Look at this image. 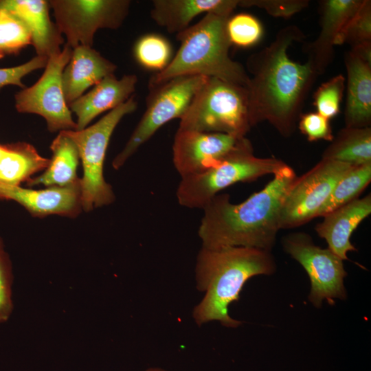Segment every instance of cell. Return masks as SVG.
<instances>
[{
	"instance_id": "obj_32",
	"label": "cell",
	"mask_w": 371,
	"mask_h": 371,
	"mask_svg": "<svg viewBox=\"0 0 371 371\" xmlns=\"http://www.w3.org/2000/svg\"><path fill=\"white\" fill-rule=\"evenodd\" d=\"M329 120L317 112L306 113L300 115L298 128L309 142H331L334 135Z\"/></svg>"
},
{
	"instance_id": "obj_25",
	"label": "cell",
	"mask_w": 371,
	"mask_h": 371,
	"mask_svg": "<svg viewBox=\"0 0 371 371\" xmlns=\"http://www.w3.org/2000/svg\"><path fill=\"white\" fill-rule=\"evenodd\" d=\"M371 181V163L352 167L337 183L329 196L318 210L316 217L357 199Z\"/></svg>"
},
{
	"instance_id": "obj_35",
	"label": "cell",
	"mask_w": 371,
	"mask_h": 371,
	"mask_svg": "<svg viewBox=\"0 0 371 371\" xmlns=\"http://www.w3.org/2000/svg\"><path fill=\"white\" fill-rule=\"evenodd\" d=\"M146 371H166V370H163L160 368H150L147 369Z\"/></svg>"
},
{
	"instance_id": "obj_24",
	"label": "cell",
	"mask_w": 371,
	"mask_h": 371,
	"mask_svg": "<svg viewBox=\"0 0 371 371\" xmlns=\"http://www.w3.org/2000/svg\"><path fill=\"white\" fill-rule=\"evenodd\" d=\"M322 159L359 166L371 163L370 127H345L334 137Z\"/></svg>"
},
{
	"instance_id": "obj_1",
	"label": "cell",
	"mask_w": 371,
	"mask_h": 371,
	"mask_svg": "<svg viewBox=\"0 0 371 371\" xmlns=\"http://www.w3.org/2000/svg\"><path fill=\"white\" fill-rule=\"evenodd\" d=\"M305 38L297 26L288 25L269 45L248 57L251 126L267 121L285 137L295 131L305 99L319 76L308 61L302 64L288 55L289 47Z\"/></svg>"
},
{
	"instance_id": "obj_5",
	"label": "cell",
	"mask_w": 371,
	"mask_h": 371,
	"mask_svg": "<svg viewBox=\"0 0 371 371\" xmlns=\"http://www.w3.org/2000/svg\"><path fill=\"white\" fill-rule=\"evenodd\" d=\"M286 164L274 157H256L250 141L244 137L215 166L181 177L177 198L182 206L203 209L221 190L238 182L253 181L267 175H273Z\"/></svg>"
},
{
	"instance_id": "obj_30",
	"label": "cell",
	"mask_w": 371,
	"mask_h": 371,
	"mask_svg": "<svg viewBox=\"0 0 371 371\" xmlns=\"http://www.w3.org/2000/svg\"><path fill=\"white\" fill-rule=\"evenodd\" d=\"M346 79L337 75L322 83L313 95V105L317 113L330 120L339 113L345 89Z\"/></svg>"
},
{
	"instance_id": "obj_8",
	"label": "cell",
	"mask_w": 371,
	"mask_h": 371,
	"mask_svg": "<svg viewBox=\"0 0 371 371\" xmlns=\"http://www.w3.org/2000/svg\"><path fill=\"white\" fill-rule=\"evenodd\" d=\"M207 78L179 76L150 88L146 111L124 148L114 158L113 167L121 168L163 125L181 119Z\"/></svg>"
},
{
	"instance_id": "obj_34",
	"label": "cell",
	"mask_w": 371,
	"mask_h": 371,
	"mask_svg": "<svg viewBox=\"0 0 371 371\" xmlns=\"http://www.w3.org/2000/svg\"><path fill=\"white\" fill-rule=\"evenodd\" d=\"M48 58L36 56L29 61L12 67L0 68V90L8 85H15L24 89L23 78L30 73L45 68Z\"/></svg>"
},
{
	"instance_id": "obj_7",
	"label": "cell",
	"mask_w": 371,
	"mask_h": 371,
	"mask_svg": "<svg viewBox=\"0 0 371 371\" xmlns=\"http://www.w3.org/2000/svg\"><path fill=\"white\" fill-rule=\"evenodd\" d=\"M137 102L133 95L109 111L95 124L82 130L63 131L76 145L83 176L80 180L82 207L86 212L107 205L115 200L111 186L105 181L104 161L110 138L120 120L134 112Z\"/></svg>"
},
{
	"instance_id": "obj_28",
	"label": "cell",
	"mask_w": 371,
	"mask_h": 371,
	"mask_svg": "<svg viewBox=\"0 0 371 371\" xmlns=\"http://www.w3.org/2000/svg\"><path fill=\"white\" fill-rule=\"evenodd\" d=\"M367 42H371V1L363 0L337 36L335 45L347 43L353 47Z\"/></svg>"
},
{
	"instance_id": "obj_20",
	"label": "cell",
	"mask_w": 371,
	"mask_h": 371,
	"mask_svg": "<svg viewBox=\"0 0 371 371\" xmlns=\"http://www.w3.org/2000/svg\"><path fill=\"white\" fill-rule=\"evenodd\" d=\"M238 3V0H153L150 14L159 26L177 34L201 14L231 16Z\"/></svg>"
},
{
	"instance_id": "obj_33",
	"label": "cell",
	"mask_w": 371,
	"mask_h": 371,
	"mask_svg": "<svg viewBox=\"0 0 371 371\" xmlns=\"http://www.w3.org/2000/svg\"><path fill=\"white\" fill-rule=\"evenodd\" d=\"M12 281L11 261L8 254L2 250L0 251V324L5 322L12 312Z\"/></svg>"
},
{
	"instance_id": "obj_14",
	"label": "cell",
	"mask_w": 371,
	"mask_h": 371,
	"mask_svg": "<svg viewBox=\"0 0 371 371\" xmlns=\"http://www.w3.org/2000/svg\"><path fill=\"white\" fill-rule=\"evenodd\" d=\"M0 200L16 201L38 218L52 214L74 218L82 209L80 179L67 186L43 190L0 183Z\"/></svg>"
},
{
	"instance_id": "obj_27",
	"label": "cell",
	"mask_w": 371,
	"mask_h": 371,
	"mask_svg": "<svg viewBox=\"0 0 371 371\" xmlns=\"http://www.w3.org/2000/svg\"><path fill=\"white\" fill-rule=\"evenodd\" d=\"M32 45L31 34L25 24L5 10H0V59L15 54Z\"/></svg>"
},
{
	"instance_id": "obj_4",
	"label": "cell",
	"mask_w": 371,
	"mask_h": 371,
	"mask_svg": "<svg viewBox=\"0 0 371 371\" xmlns=\"http://www.w3.org/2000/svg\"><path fill=\"white\" fill-rule=\"evenodd\" d=\"M230 16L210 12L197 23L177 34L179 47L168 65L151 76L148 88L183 76L216 78L245 88L249 76L245 67L232 60L227 32Z\"/></svg>"
},
{
	"instance_id": "obj_16",
	"label": "cell",
	"mask_w": 371,
	"mask_h": 371,
	"mask_svg": "<svg viewBox=\"0 0 371 371\" xmlns=\"http://www.w3.org/2000/svg\"><path fill=\"white\" fill-rule=\"evenodd\" d=\"M49 3L45 0H0V10L20 19L28 29L36 56L49 58L61 51L63 34L49 16Z\"/></svg>"
},
{
	"instance_id": "obj_31",
	"label": "cell",
	"mask_w": 371,
	"mask_h": 371,
	"mask_svg": "<svg viewBox=\"0 0 371 371\" xmlns=\"http://www.w3.org/2000/svg\"><path fill=\"white\" fill-rule=\"evenodd\" d=\"M307 0H238V6H256L276 17H290L306 8Z\"/></svg>"
},
{
	"instance_id": "obj_21",
	"label": "cell",
	"mask_w": 371,
	"mask_h": 371,
	"mask_svg": "<svg viewBox=\"0 0 371 371\" xmlns=\"http://www.w3.org/2000/svg\"><path fill=\"white\" fill-rule=\"evenodd\" d=\"M347 98L345 127H370L371 124V64L353 52L345 54Z\"/></svg>"
},
{
	"instance_id": "obj_18",
	"label": "cell",
	"mask_w": 371,
	"mask_h": 371,
	"mask_svg": "<svg viewBox=\"0 0 371 371\" xmlns=\"http://www.w3.org/2000/svg\"><path fill=\"white\" fill-rule=\"evenodd\" d=\"M371 213L370 194L357 198L325 214L315 229L328 243V249L341 260H348V251L357 249L350 236L358 225Z\"/></svg>"
},
{
	"instance_id": "obj_13",
	"label": "cell",
	"mask_w": 371,
	"mask_h": 371,
	"mask_svg": "<svg viewBox=\"0 0 371 371\" xmlns=\"http://www.w3.org/2000/svg\"><path fill=\"white\" fill-rule=\"evenodd\" d=\"M244 137L178 128L172 146L174 166L181 177L204 172L217 165Z\"/></svg>"
},
{
	"instance_id": "obj_19",
	"label": "cell",
	"mask_w": 371,
	"mask_h": 371,
	"mask_svg": "<svg viewBox=\"0 0 371 371\" xmlns=\"http://www.w3.org/2000/svg\"><path fill=\"white\" fill-rule=\"evenodd\" d=\"M116 65L90 46L73 48L69 61L62 74V85L68 106L90 87L113 74Z\"/></svg>"
},
{
	"instance_id": "obj_23",
	"label": "cell",
	"mask_w": 371,
	"mask_h": 371,
	"mask_svg": "<svg viewBox=\"0 0 371 371\" xmlns=\"http://www.w3.org/2000/svg\"><path fill=\"white\" fill-rule=\"evenodd\" d=\"M50 149L52 156L49 166L42 175L30 179L26 183L27 186L64 187L79 180L77 168L80 156L71 139L60 131L52 141Z\"/></svg>"
},
{
	"instance_id": "obj_17",
	"label": "cell",
	"mask_w": 371,
	"mask_h": 371,
	"mask_svg": "<svg viewBox=\"0 0 371 371\" xmlns=\"http://www.w3.org/2000/svg\"><path fill=\"white\" fill-rule=\"evenodd\" d=\"M138 79L135 74L117 79L113 74L104 78L93 89L70 104L77 117L76 129L82 130L98 115L126 102L135 91Z\"/></svg>"
},
{
	"instance_id": "obj_36",
	"label": "cell",
	"mask_w": 371,
	"mask_h": 371,
	"mask_svg": "<svg viewBox=\"0 0 371 371\" xmlns=\"http://www.w3.org/2000/svg\"><path fill=\"white\" fill-rule=\"evenodd\" d=\"M3 250V241L2 239L0 237V251Z\"/></svg>"
},
{
	"instance_id": "obj_22",
	"label": "cell",
	"mask_w": 371,
	"mask_h": 371,
	"mask_svg": "<svg viewBox=\"0 0 371 371\" xmlns=\"http://www.w3.org/2000/svg\"><path fill=\"white\" fill-rule=\"evenodd\" d=\"M49 161L28 143L0 144V183L21 186L34 174L45 170Z\"/></svg>"
},
{
	"instance_id": "obj_2",
	"label": "cell",
	"mask_w": 371,
	"mask_h": 371,
	"mask_svg": "<svg viewBox=\"0 0 371 371\" xmlns=\"http://www.w3.org/2000/svg\"><path fill=\"white\" fill-rule=\"evenodd\" d=\"M297 175L286 164L260 191L234 204L228 194H216L203 208L199 227L202 247H247L271 251L280 227L283 199Z\"/></svg>"
},
{
	"instance_id": "obj_10",
	"label": "cell",
	"mask_w": 371,
	"mask_h": 371,
	"mask_svg": "<svg viewBox=\"0 0 371 371\" xmlns=\"http://www.w3.org/2000/svg\"><path fill=\"white\" fill-rule=\"evenodd\" d=\"M282 245L306 271L311 285L308 299L315 307L320 308L324 300L333 304L335 299H346L344 280L347 272L343 260L328 248L316 245L304 232L289 234L283 238Z\"/></svg>"
},
{
	"instance_id": "obj_12",
	"label": "cell",
	"mask_w": 371,
	"mask_h": 371,
	"mask_svg": "<svg viewBox=\"0 0 371 371\" xmlns=\"http://www.w3.org/2000/svg\"><path fill=\"white\" fill-rule=\"evenodd\" d=\"M353 166L322 159L301 177H297L284 199L280 212V229L302 225L316 218L333 188Z\"/></svg>"
},
{
	"instance_id": "obj_3",
	"label": "cell",
	"mask_w": 371,
	"mask_h": 371,
	"mask_svg": "<svg viewBox=\"0 0 371 371\" xmlns=\"http://www.w3.org/2000/svg\"><path fill=\"white\" fill-rule=\"evenodd\" d=\"M276 270L271 251L247 247H202L196 258L195 276L197 289L205 294L193 310L196 324L219 321L226 327L240 326L241 322L229 315V305L239 300L249 279L272 275Z\"/></svg>"
},
{
	"instance_id": "obj_29",
	"label": "cell",
	"mask_w": 371,
	"mask_h": 371,
	"mask_svg": "<svg viewBox=\"0 0 371 371\" xmlns=\"http://www.w3.org/2000/svg\"><path fill=\"white\" fill-rule=\"evenodd\" d=\"M227 32L232 45L248 47L259 42L263 29L255 16L247 13H239L228 19Z\"/></svg>"
},
{
	"instance_id": "obj_11",
	"label": "cell",
	"mask_w": 371,
	"mask_h": 371,
	"mask_svg": "<svg viewBox=\"0 0 371 371\" xmlns=\"http://www.w3.org/2000/svg\"><path fill=\"white\" fill-rule=\"evenodd\" d=\"M49 3L58 29L72 48L92 47L99 29H117L131 5L128 0H52Z\"/></svg>"
},
{
	"instance_id": "obj_26",
	"label": "cell",
	"mask_w": 371,
	"mask_h": 371,
	"mask_svg": "<svg viewBox=\"0 0 371 371\" xmlns=\"http://www.w3.org/2000/svg\"><path fill=\"white\" fill-rule=\"evenodd\" d=\"M137 61L144 68L159 72L171 60L170 43L158 34H146L138 39L134 47Z\"/></svg>"
},
{
	"instance_id": "obj_6",
	"label": "cell",
	"mask_w": 371,
	"mask_h": 371,
	"mask_svg": "<svg viewBox=\"0 0 371 371\" xmlns=\"http://www.w3.org/2000/svg\"><path fill=\"white\" fill-rule=\"evenodd\" d=\"M251 127L247 88L207 78L180 119L179 129L245 137Z\"/></svg>"
},
{
	"instance_id": "obj_15",
	"label": "cell",
	"mask_w": 371,
	"mask_h": 371,
	"mask_svg": "<svg viewBox=\"0 0 371 371\" xmlns=\"http://www.w3.org/2000/svg\"><path fill=\"white\" fill-rule=\"evenodd\" d=\"M362 2L363 0L320 1V32L314 41L304 46V52L308 56L307 61L319 76L333 61L336 39Z\"/></svg>"
},
{
	"instance_id": "obj_9",
	"label": "cell",
	"mask_w": 371,
	"mask_h": 371,
	"mask_svg": "<svg viewBox=\"0 0 371 371\" xmlns=\"http://www.w3.org/2000/svg\"><path fill=\"white\" fill-rule=\"evenodd\" d=\"M73 48L65 44L60 52L48 58L44 72L37 82L14 95L16 111L43 117L50 132L76 129L71 111L65 99L62 74Z\"/></svg>"
}]
</instances>
